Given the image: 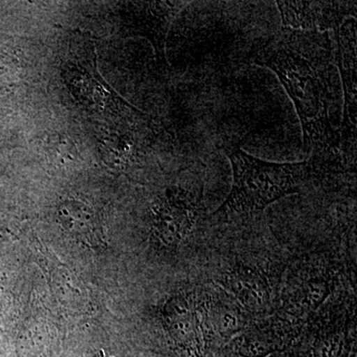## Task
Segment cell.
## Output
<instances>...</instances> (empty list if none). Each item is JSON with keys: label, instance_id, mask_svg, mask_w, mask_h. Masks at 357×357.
Listing matches in <instances>:
<instances>
[{"label": "cell", "instance_id": "1", "mask_svg": "<svg viewBox=\"0 0 357 357\" xmlns=\"http://www.w3.org/2000/svg\"><path fill=\"white\" fill-rule=\"evenodd\" d=\"M326 35L298 34L283 29L255 52L253 62L269 68L292 98L303 128L305 145L335 143L330 121L331 41Z\"/></svg>", "mask_w": 357, "mask_h": 357}, {"label": "cell", "instance_id": "2", "mask_svg": "<svg viewBox=\"0 0 357 357\" xmlns=\"http://www.w3.org/2000/svg\"><path fill=\"white\" fill-rule=\"evenodd\" d=\"M234 172L229 197L215 213H251L266 208L300 191L309 169L307 162L273 163L255 158L239 146L225 148Z\"/></svg>", "mask_w": 357, "mask_h": 357}, {"label": "cell", "instance_id": "3", "mask_svg": "<svg viewBox=\"0 0 357 357\" xmlns=\"http://www.w3.org/2000/svg\"><path fill=\"white\" fill-rule=\"evenodd\" d=\"M283 29L335 30L347 16L356 17V1H276Z\"/></svg>", "mask_w": 357, "mask_h": 357}, {"label": "cell", "instance_id": "4", "mask_svg": "<svg viewBox=\"0 0 357 357\" xmlns=\"http://www.w3.org/2000/svg\"><path fill=\"white\" fill-rule=\"evenodd\" d=\"M65 65L63 75L70 93L89 110L105 112L114 102H126L105 83L96 70V56L91 62H81L79 56Z\"/></svg>", "mask_w": 357, "mask_h": 357}, {"label": "cell", "instance_id": "5", "mask_svg": "<svg viewBox=\"0 0 357 357\" xmlns=\"http://www.w3.org/2000/svg\"><path fill=\"white\" fill-rule=\"evenodd\" d=\"M187 2H133L129 9V27L135 35L146 37L156 51L157 58L165 61V42L169 27Z\"/></svg>", "mask_w": 357, "mask_h": 357}, {"label": "cell", "instance_id": "6", "mask_svg": "<svg viewBox=\"0 0 357 357\" xmlns=\"http://www.w3.org/2000/svg\"><path fill=\"white\" fill-rule=\"evenodd\" d=\"M356 22L347 20L335 31L337 41V62L344 91V112L342 131L356 138Z\"/></svg>", "mask_w": 357, "mask_h": 357}, {"label": "cell", "instance_id": "7", "mask_svg": "<svg viewBox=\"0 0 357 357\" xmlns=\"http://www.w3.org/2000/svg\"><path fill=\"white\" fill-rule=\"evenodd\" d=\"M196 208L178 195H168L155 208V227L169 244L182 241L194 225Z\"/></svg>", "mask_w": 357, "mask_h": 357}, {"label": "cell", "instance_id": "8", "mask_svg": "<svg viewBox=\"0 0 357 357\" xmlns=\"http://www.w3.org/2000/svg\"><path fill=\"white\" fill-rule=\"evenodd\" d=\"M225 283L248 311L261 312L269 307L270 295L266 281L257 272L248 268H239L227 277Z\"/></svg>", "mask_w": 357, "mask_h": 357}, {"label": "cell", "instance_id": "9", "mask_svg": "<svg viewBox=\"0 0 357 357\" xmlns=\"http://www.w3.org/2000/svg\"><path fill=\"white\" fill-rule=\"evenodd\" d=\"M166 321L178 342L189 347H196L199 344L201 331L198 316L185 301L171 303L166 312Z\"/></svg>", "mask_w": 357, "mask_h": 357}, {"label": "cell", "instance_id": "10", "mask_svg": "<svg viewBox=\"0 0 357 357\" xmlns=\"http://www.w3.org/2000/svg\"><path fill=\"white\" fill-rule=\"evenodd\" d=\"M58 215L63 227L70 232L84 234L95 229V213L84 202L66 199L59 206Z\"/></svg>", "mask_w": 357, "mask_h": 357}, {"label": "cell", "instance_id": "11", "mask_svg": "<svg viewBox=\"0 0 357 357\" xmlns=\"http://www.w3.org/2000/svg\"><path fill=\"white\" fill-rule=\"evenodd\" d=\"M211 325L223 337H229L241 332L246 325V317L236 305L218 301L211 307Z\"/></svg>", "mask_w": 357, "mask_h": 357}, {"label": "cell", "instance_id": "12", "mask_svg": "<svg viewBox=\"0 0 357 357\" xmlns=\"http://www.w3.org/2000/svg\"><path fill=\"white\" fill-rule=\"evenodd\" d=\"M239 338L238 352L243 357H265L277 347L274 333L265 328H252Z\"/></svg>", "mask_w": 357, "mask_h": 357}, {"label": "cell", "instance_id": "13", "mask_svg": "<svg viewBox=\"0 0 357 357\" xmlns=\"http://www.w3.org/2000/svg\"><path fill=\"white\" fill-rule=\"evenodd\" d=\"M100 153L105 161L112 167H122L129 161L132 145L128 137L119 134H109L100 141Z\"/></svg>", "mask_w": 357, "mask_h": 357}, {"label": "cell", "instance_id": "14", "mask_svg": "<svg viewBox=\"0 0 357 357\" xmlns=\"http://www.w3.org/2000/svg\"><path fill=\"white\" fill-rule=\"evenodd\" d=\"M312 352L314 357H347V340L338 332L319 335L314 342Z\"/></svg>", "mask_w": 357, "mask_h": 357}, {"label": "cell", "instance_id": "15", "mask_svg": "<svg viewBox=\"0 0 357 357\" xmlns=\"http://www.w3.org/2000/svg\"><path fill=\"white\" fill-rule=\"evenodd\" d=\"M91 357H112V356H91Z\"/></svg>", "mask_w": 357, "mask_h": 357}]
</instances>
